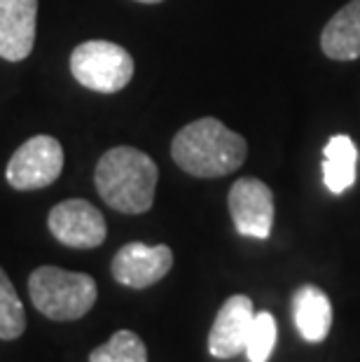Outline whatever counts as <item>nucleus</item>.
Instances as JSON below:
<instances>
[{"label": "nucleus", "mask_w": 360, "mask_h": 362, "mask_svg": "<svg viewBox=\"0 0 360 362\" xmlns=\"http://www.w3.org/2000/svg\"><path fill=\"white\" fill-rule=\"evenodd\" d=\"M248 155L246 138L227 129L216 117L182 127L171 143V157L194 178H222L243 166Z\"/></svg>", "instance_id": "f257e3e1"}, {"label": "nucleus", "mask_w": 360, "mask_h": 362, "mask_svg": "<svg viewBox=\"0 0 360 362\" xmlns=\"http://www.w3.org/2000/svg\"><path fill=\"white\" fill-rule=\"evenodd\" d=\"M157 164L145 152L120 145L98 159L94 182L101 199L124 215L148 213L155 202Z\"/></svg>", "instance_id": "f03ea898"}, {"label": "nucleus", "mask_w": 360, "mask_h": 362, "mask_svg": "<svg viewBox=\"0 0 360 362\" xmlns=\"http://www.w3.org/2000/svg\"><path fill=\"white\" fill-rule=\"evenodd\" d=\"M28 295L45 318L68 322L87 315L96 304V281L89 274L61 267H37L28 276Z\"/></svg>", "instance_id": "7ed1b4c3"}, {"label": "nucleus", "mask_w": 360, "mask_h": 362, "mask_svg": "<svg viewBox=\"0 0 360 362\" xmlns=\"http://www.w3.org/2000/svg\"><path fill=\"white\" fill-rule=\"evenodd\" d=\"M71 73L84 89L98 94L122 91L134 78V59L122 45L87 40L71 54Z\"/></svg>", "instance_id": "20e7f679"}, {"label": "nucleus", "mask_w": 360, "mask_h": 362, "mask_svg": "<svg viewBox=\"0 0 360 362\" xmlns=\"http://www.w3.org/2000/svg\"><path fill=\"white\" fill-rule=\"evenodd\" d=\"M64 171V148L52 136H33L19 145L7 161L5 178L10 187L19 192H33L50 187Z\"/></svg>", "instance_id": "39448f33"}, {"label": "nucleus", "mask_w": 360, "mask_h": 362, "mask_svg": "<svg viewBox=\"0 0 360 362\" xmlns=\"http://www.w3.org/2000/svg\"><path fill=\"white\" fill-rule=\"evenodd\" d=\"M47 227L61 245L78 250L98 248L108 236L103 213L84 199H66L57 204L50 211Z\"/></svg>", "instance_id": "423d86ee"}, {"label": "nucleus", "mask_w": 360, "mask_h": 362, "mask_svg": "<svg viewBox=\"0 0 360 362\" xmlns=\"http://www.w3.org/2000/svg\"><path fill=\"white\" fill-rule=\"evenodd\" d=\"M229 215L241 236L269 238L274 225V194L269 185L257 178H239L227 197Z\"/></svg>", "instance_id": "0eeeda50"}, {"label": "nucleus", "mask_w": 360, "mask_h": 362, "mask_svg": "<svg viewBox=\"0 0 360 362\" xmlns=\"http://www.w3.org/2000/svg\"><path fill=\"white\" fill-rule=\"evenodd\" d=\"M173 267V252L168 245H148L141 241L127 243L117 250L112 257L110 272L112 279L124 288L145 290L155 285L171 272Z\"/></svg>", "instance_id": "6e6552de"}, {"label": "nucleus", "mask_w": 360, "mask_h": 362, "mask_svg": "<svg viewBox=\"0 0 360 362\" xmlns=\"http://www.w3.org/2000/svg\"><path fill=\"white\" fill-rule=\"evenodd\" d=\"M252 302L246 295H232L213 320V327L209 332V353L218 360L236 358L246 353L248 334L252 327Z\"/></svg>", "instance_id": "1a4fd4ad"}, {"label": "nucleus", "mask_w": 360, "mask_h": 362, "mask_svg": "<svg viewBox=\"0 0 360 362\" xmlns=\"http://www.w3.org/2000/svg\"><path fill=\"white\" fill-rule=\"evenodd\" d=\"M37 0H0V59L24 61L35 45Z\"/></svg>", "instance_id": "9d476101"}, {"label": "nucleus", "mask_w": 360, "mask_h": 362, "mask_svg": "<svg viewBox=\"0 0 360 362\" xmlns=\"http://www.w3.org/2000/svg\"><path fill=\"white\" fill-rule=\"evenodd\" d=\"M320 49L332 61L360 59V0L344 5L320 33Z\"/></svg>", "instance_id": "9b49d317"}, {"label": "nucleus", "mask_w": 360, "mask_h": 362, "mask_svg": "<svg viewBox=\"0 0 360 362\" xmlns=\"http://www.w3.org/2000/svg\"><path fill=\"white\" fill-rule=\"evenodd\" d=\"M295 325L304 341L318 344L330 334L332 327V304L327 295L316 285H302L293 295Z\"/></svg>", "instance_id": "f8f14e48"}, {"label": "nucleus", "mask_w": 360, "mask_h": 362, "mask_svg": "<svg viewBox=\"0 0 360 362\" xmlns=\"http://www.w3.org/2000/svg\"><path fill=\"white\" fill-rule=\"evenodd\" d=\"M358 171V148L347 134H337L323 148V182L332 194L354 187Z\"/></svg>", "instance_id": "ddd939ff"}, {"label": "nucleus", "mask_w": 360, "mask_h": 362, "mask_svg": "<svg viewBox=\"0 0 360 362\" xmlns=\"http://www.w3.org/2000/svg\"><path fill=\"white\" fill-rule=\"evenodd\" d=\"M89 362H148V349L136 332L120 329L89 353Z\"/></svg>", "instance_id": "4468645a"}, {"label": "nucleus", "mask_w": 360, "mask_h": 362, "mask_svg": "<svg viewBox=\"0 0 360 362\" xmlns=\"http://www.w3.org/2000/svg\"><path fill=\"white\" fill-rule=\"evenodd\" d=\"M26 329V311L24 304L14 290L10 276L5 269H0V339L3 341H12L19 339Z\"/></svg>", "instance_id": "2eb2a0df"}, {"label": "nucleus", "mask_w": 360, "mask_h": 362, "mask_svg": "<svg viewBox=\"0 0 360 362\" xmlns=\"http://www.w3.org/2000/svg\"><path fill=\"white\" fill-rule=\"evenodd\" d=\"M277 320L269 311L255 313L252 318V327L248 334V344H246V358L248 362H267L272 356L274 346H277Z\"/></svg>", "instance_id": "dca6fc26"}, {"label": "nucleus", "mask_w": 360, "mask_h": 362, "mask_svg": "<svg viewBox=\"0 0 360 362\" xmlns=\"http://www.w3.org/2000/svg\"><path fill=\"white\" fill-rule=\"evenodd\" d=\"M136 3H145V5H157V3H162V0H136Z\"/></svg>", "instance_id": "f3484780"}]
</instances>
